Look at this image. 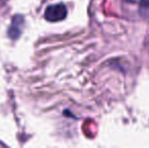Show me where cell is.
<instances>
[{"label": "cell", "mask_w": 149, "mask_h": 148, "mask_svg": "<svg viewBox=\"0 0 149 148\" xmlns=\"http://www.w3.org/2000/svg\"><path fill=\"white\" fill-rule=\"evenodd\" d=\"M24 17L22 15H15L13 17L10 24L9 28H8V36L10 39L12 40H16L19 35L22 34V28H24Z\"/></svg>", "instance_id": "cell-2"}, {"label": "cell", "mask_w": 149, "mask_h": 148, "mask_svg": "<svg viewBox=\"0 0 149 148\" xmlns=\"http://www.w3.org/2000/svg\"><path fill=\"white\" fill-rule=\"evenodd\" d=\"M140 8L144 15L149 16V0H142L140 4Z\"/></svg>", "instance_id": "cell-3"}, {"label": "cell", "mask_w": 149, "mask_h": 148, "mask_svg": "<svg viewBox=\"0 0 149 148\" xmlns=\"http://www.w3.org/2000/svg\"><path fill=\"white\" fill-rule=\"evenodd\" d=\"M67 15V9L64 4H54L47 7L45 11V18L49 22H55L63 20Z\"/></svg>", "instance_id": "cell-1"}]
</instances>
